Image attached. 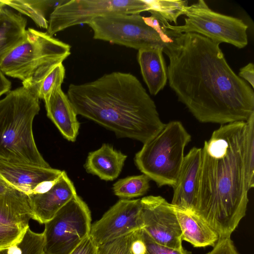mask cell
Returning a JSON list of instances; mask_svg holds the SVG:
<instances>
[{
  "label": "cell",
  "mask_w": 254,
  "mask_h": 254,
  "mask_svg": "<svg viewBox=\"0 0 254 254\" xmlns=\"http://www.w3.org/2000/svg\"><path fill=\"white\" fill-rule=\"evenodd\" d=\"M44 224V254H69L90 235L91 212L76 194Z\"/></svg>",
  "instance_id": "ba28073f"
},
{
  "label": "cell",
  "mask_w": 254,
  "mask_h": 254,
  "mask_svg": "<svg viewBox=\"0 0 254 254\" xmlns=\"http://www.w3.org/2000/svg\"><path fill=\"white\" fill-rule=\"evenodd\" d=\"M127 155L108 144L89 153L85 169L88 173L105 181L116 179L122 171Z\"/></svg>",
  "instance_id": "ac0fdd59"
},
{
  "label": "cell",
  "mask_w": 254,
  "mask_h": 254,
  "mask_svg": "<svg viewBox=\"0 0 254 254\" xmlns=\"http://www.w3.org/2000/svg\"><path fill=\"white\" fill-rule=\"evenodd\" d=\"M185 24L166 23L167 29L181 33H195L218 44L227 43L238 48L248 43V25L241 19L212 10L203 0L186 8Z\"/></svg>",
  "instance_id": "9c48e42d"
},
{
  "label": "cell",
  "mask_w": 254,
  "mask_h": 254,
  "mask_svg": "<svg viewBox=\"0 0 254 254\" xmlns=\"http://www.w3.org/2000/svg\"><path fill=\"white\" fill-rule=\"evenodd\" d=\"M65 68L62 63L56 65L38 85L37 92L40 99L45 100L55 91L61 88L65 76Z\"/></svg>",
  "instance_id": "4316f807"
},
{
  "label": "cell",
  "mask_w": 254,
  "mask_h": 254,
  "mask_svg": "<svg viewBox=\"0 0 254 254\" xmlns=\"http://www.w3.org/2000/svg\"><path fill=\"white\" fill-rule=\"evenodd\" d=\"M44 102L48 117L65 138L75 141L78 133L79 123L72 104L62 87L55 91Z\"/></svg>",
  "instance_id": "2e32d148"
},
{
  "label": "cell",
  "mask_w": 254,
  "mask_h": 254,
  "mask_svg": "<svg viewBox=\"0 0 254 254\" xmlns=\"http://www.w3.org/2000/svg\"><path fill=\"white\" fill-rule=\"evenodd\" d=\"M174 208L183 241L195 248L214 247L219 238V236L205 221L195 212L184 210L175 206Z\"/></svg>",
  "instance_id": "d6986e66"
},
{
  "label": "cell",
  "mask_w": 254,
  "mask_h": 254,
  "mask_svg": "<svg viewBox=\"0 0 254 254\" xmlns=\"http://www.w3.org/2000/svg\"><path fill=\"white\" fill-rule=\"evenodd\" d=\"M43 234L26 229L22 239L17 243L0 250V254H44Z\"/></svg>",
  "instance_id": "cb8c5ba5"
},
{
  "label": "cell",
  "mask_w": 254,
  "mask_h": 254,
  "mask_svg": "<svg viewBox=\"0 0 254 254\" xmlns=\"http://www.w3.org/2000/svg\"><path fill=\"white\" fill-rule=\"evenodd\" d=\"M140 202L143 229L159 244L182 248V232L174 206L161 196L143 197Z\"/></svg>",
  "instance_id": "8fae6325"
},
{
  "label": "cell",
  "mask_w": 254,
  "mask_h": 254,
  "mask_svg": "<svg viewBox=\"0 0 254 254\" xmlns=\"http://www.w3.org/2000/svg\"><path fill=\"white\" fill-rule=\"evenodd\" d=\"M143 228L140 199H121L91 225L89 235L99 247Z\"/></svg>",
  "instance_id": "7c38bea8"
},
{
  "label": "cell",
  "mask_w": 254,
  "mask_h": 254,
  "mask_svg": "<svg viewBox=\"0 0 254 254\" xmlns=\"http://www.w3.org/2000/svg\"><path fill=\"white\" fill-rule=\"evenodd\" d=\"M11 87V82L5 77V74L0 69V97L3 94L9 92Z\"/></svg>",
  "instance_id": "836d02e7"
},
{
  "label": "cell",
  "mask_w": 254,
  "mask_h": 254,
  "mask_svg": "<svg viewBox=\"0 0 254 254\" xmlns=\"http://www.w3.org/2000/svg\"><path fill=\"white\" fill-rule=\"evenodd\" d=\"M26 230L0 223V250L7 248L19 242Z\"/></svg>",
  "instance_id": "f1b7e54d"
},
{
  "label": "cell",
  "mask_w": 254,
  "mask_h": 254,
  "mask_svg": "<svg viewBox=\"0 0 254 254\" xmlns=\"http://www.w3.org/2000/svg\"><path fill=\"white\" fill-rule=\"evenodd\" d=\"M239 76L248 82L254 88V65L252 63L240 69Z\"/></svg>",
  "instance_id": "d6a6232c"
},
{
  "label": "cell",
  "mask_w": 254,
  "mask_h": 254,
  "mask_svg": "<svg viewBox=\"0 0 254 254\" xmlns=\"http://www.w3.org/2000/svg\"><path fill=\"white\" fill-rule=\"evenodd\" d=\"M36 90L22 86L0 99V159L14 164L50 167L36 146L33 122L40 110Z\"/></svg>",
  "instance_id": "277c9868"
},
{
  "label": "cell",
  "mask_w": 254,
  "mask_h": 254,
  "mask_svg": "<svg viewBox=\"0 0 254 254\" xmlns=\"http://www.w3.org/2000/svg\"><path fill=\"white\" fill-rule=\"evenodd\" d=\"M67 96L77 115L115 132L145 143L164 127L156 106L133 74L120 71L69 85Z\"/></svg>",
  "instance_id": "3957f363"
},
{
  "label": "cell",
  "mask_w": 254,
  "mask_h": 254,
  "mask_svg": "<svg viewBox=\"0 0 254 254\" xmlns=\"http://www.w3.org/2000/svg\"><path fill=\"white\" fill-rule=\"evenodd\" d=\"M62 171L51 167L18 164L0 159V174L11 187L27 195L42 183L60 177Z\"/></svg>",
  "instance_id": "9a60e30c"
},
{
  "label": "cell",
  "mask_w": 254,
  "mask_h": 254,
  "mask_svg": "<svg viewBox=\"0 0 254 254\" xmlns=\"http://www.w3.org/2000/svg\"><path fill=\"white\" fill-rule=\"evenodd\" d=\"M70 55L68 44L47 32L28 28L23 40L2 60L0 69L21 80L22 86L36 90L46 75Z\"/></svg>",
  "instance_id": "5b68a950"
},
{
  "label": "cell",
  "mask_w": 254,
  "mask_h": 254,
  "mask_svg": "<svg viewBox=\"0 0 254 254\" xmlns=\"http://www.w3.org/2000/svg\"><path fill=\"white\" fill-rule=\"evenodd\" d=\"M191 137L181 122H170L143 143L135 155V164L158 187H173L184 160L185 148Z\"/></svg>",
  "instance_id": "8992f818"
},
{
  "label": "cell",
  "mask_w": 254,
  "mask_h": 254,
  "mask_svg": "<svg viewBox=\"0 0 254 254\" xmlns=\"http://www.w3.org/2000/svg\"><path fill=\"white\" fill-rule=\"evenodd\" d=\"M33 217L27 194L14 188L0 194V223L27 229Z\"/></svg>",
  "instance_id": "ffe728a7"
},
{
  "label": "cell",
  "mask_w": 254,
  "mask_h": 254,
  "mask_svg": "<svg viewBox=\"0 0 254 254\" xmlns=\"http://www.w3.org/2000/svg\"><path fill=\"white\" fill-rule=\"evenodd\" d=\"M136 231L99 246L97 254H134L131 244Z\"/></svg>",
  "instance_id": "83f0119b"
},
{
  "label": "cell",
  "mask_w": 254,
  "mask_h": 254,
  "mask_svg": "<svg viewBox=\"0 0 254 254\" xmlns=\"http://www.w3.org/2000/svg\"><path fill=\"white\" fill-rule=\"evenodd\" d=\"M149 12L165 20L177 24L178 18L185 15L188 6L187 0H150Z\"/></svg>",
  "instance_id": "d4e9b609"
},
{
  "label": "cell",
  "mask_w": 254,
  "mask_h": 254,
  "mask_svg": "<svg viewBox=\"0 0 254 254\" xmlns=\"http://www.w3.org/2000/svg\"><path fill=\"white\" fill-rule=\"evenodd\" d=\"M8 6L20 14L29 17L37 26L47 29L49 11L52 12L63 1L54 0H3Z\"/></svg>",
  "instance_id": "7402d4cb"
},
{
  "label": "cell",
  "mask_w": 254,
  "mask_h": 254,
  "mask_svg": "<svg viewBox=\"0 0 254 254\" xmlns=\"http://www.w3.org/2000/svg\"><path fill=\"white\" fill-rule=\"evenodd\" d=\"M14 189L2 178L0 174V194H4Z\"/></svg>",
  "instance_id": "e575fe53"
},
{
  "label": "cell",
  "mask_w": 254,
  "mask_h": 254,
  "mask_svg": "<svg viewBox=\"0 0 254 254\" xmlns=\"http://www.w3.org/2000/svg\"><path fill=\"white\" fill-rule=\"evenodd\" d=\"M76 194L73 183L66 172L62 171L57 182L49 190L28 195L33 219L45 224Z\"/></svg>",
  "instance_id": "5bb4252c"
},
{
  "label": "cell",
  "mask_w": 254,
  "mask_h": 254,
  "mask_svg": "<svg viewBox=\"0 0 254 254\" xmlns=\"http://www.w3.org/2000/svg\"><path fill=\"white\" fill-rule=\"evenodd\" d=\"M201 161V148L192 147L184 156L173 188L171 204L180 209L194 212Z\"/></svg>",
  "instance_id": "4fadbf2b"
},
{
  "label": "cell",
  "mask_w": 254,
  "mask_h": 254,
  "mask_svg": "<svg viewBox=\"0 0 254 254\" xmlns=\"http://www.w3.org/2000/svg\"><path fill=\"white\" fill-rule=\"evenodd\" d=\"M219 44L195 33L175 31L163 50L171 88L199 122H246L254 112L253 89L232 69Z\"/></svg>",
  "instance_id": "6da1fadb"
},
{
  "label": "cell",
  "mask_w": 254,
  "mask_h": 254,
  "mask_svg": "<svg viewBox=\"0 0 254 254\" xmlns=\"http://www.w3.org/2000/svg\"><path fill=\"white\" fill-rule=\"evenodd\" d=\"M150 10L148 0H63L49 17L47 33L52 36L67 28L88 24L94 19L115 14H140Z\"/></svg>",
  "instance_id": "30bf717a"
},
{
  "label": "cell",
  "mask_w": 254,
  "mask_h": 254,
  "mask_svg": "<svg viewBox=\"0 0 254 254\" xmlns=\"http://www.w3.org/2000/svg\"><path fill=\"white\" fill-rule=\"evenodd\" d=\"M98 246L89 235L78 245L69 254H97Z\"/></svg>",
  "instance_id": "1f68e13d"
},
{
  "label": "cell",
  "mask_w": 254,
  "mask_h": 254,
  "mask_svg": "<svg viewBox=\"0 0 254 254\" xmlns=\"http://www.w3.org/2000/svg\"><path fill=\"white\" fill-rule=\"evenodd\" d=\"M5 6H6V5L4 4L3 0H0V10Z\"/></svg>",
  "instance_id": "d590c367"
},
{
  "label": "cell",
  "mask_w": 254,
  "mask_h": 254,
  "mask_svg": "<svg viewBox=\"0 0 254 254\" xmlns=\"http://www.w3.org/2000/svg\"><path fill=\"white\" fill-rule=\"evenodd\" d=\"M27 19L6 6L0 10V63L24 39Z\"/></svg>",
  "instance_id": "44dd1931"
},
{
  "label": "cell",
  "mask_w": 254,
  "mask_h": 254,
  "mask_svg": "<svg viewBox=\"0 0 254 254\" xmlns=\"http://www.w3.org/2000/svg\"><path fill=\"white\" fill-rule=\"evenodd\" d=\"M246 129L244 121L222 125L201 148L194 212L219 238L231 237L246 214Z\"/></svg>",
  "instance_id": "7a4b0ae2"
},
{
  "label": "cell",
  "mask_w": 254,
  "mask_h": 254,
  "mask_svg": "<svg viewBox=\"0 0 254 254\" xmlns=\"http://www.w3.org/2000/svg\"><path fill=\"white\" fill-rule=\"evenodd\" d=\"M167 21L155 15L115 13L98 17L88 25L93 38L139 50L164 49L172 42L175 31L166 27Z\"/></svg>",
  "instance_id": "52a82bcc"
},
{
  "label": "cell",
  "mask_w": 254,
  "mask_h": 254,
  "mask_svg": "<svg viewBox=\"0 0 254 254\" xmlns=\"http://www.w3.org/2000/svg\"><path fill=\"white\" fill-rule=\"evenodd\" d=\"M244 163L249 190L254 186V112L246 121Z\"/></svg>",
  "instance_id": "484cf974"
},
{
  "label": "cell",
  "mask_w": 254,
  "mask_h": 254,
  "mask_svg": "<svg viewBox=\"0 0 254 254\" xmlns=\"http://www.w3.org/2000/svg\"><path fill=\"white\" fill-rule=\"evenodd\" d=\"M163 49L148 47L138 50L137 61L150 93L157 95L166 85L168 78Z\"/></svg>",
  "instance_id": "e0dca14e"
},
{
  "label": "cell",
  "mask_w": 254,
  "mask_h": 254,
  "mask_svg": "<svg viewBox=\"0 0 254 254\" xmlns=\"http://www.w3.org/2000/svg\"><path fill=\"white\" fill-rule=\"evenodd\" d=\"M150 180L144 174L120 179L113 185L114 194L127 199L143 195L149 189Z\"/></svg>",
  "instance_id": "603a6c76"
},
{
  "label": "cell",
  "mask_w": 254,
  "mask_h": 254,
  "mask_svg": "<svg viewBox=\"0 0 254 254\" xmlns=\"http://www.w3.org/2000/svg\"><path fill=\"white\" fill-rule=\"evenodd\" d=\"M142 238L145 242L146 251L145 254H191V252L183 247L180 249H175L158 244L142 229Z\"/></svg>",
  "instance_id": "f546056e"
},
{
  "label": "cell",
  "mask_w": 254,
  "mask_h": 254,
  "mask_svg": "<svg viewBox=\"0 0 254 254\" xmlns=\"http://www.w3.org/2000/svg\"><path fill=\"white\" fill-rule=\"evenodd\" d=\"M212 250L206 254H240L231 237L219 238Z\"/></svg>",
  "instance_id": "4dcf8cb0"
}]
</instances>
